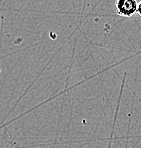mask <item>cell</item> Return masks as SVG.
Here are the masks:
<instances>
[{
  "mask_svg": "<svg viewBox=\"0 0 141 148\" xmlns=\"http://www.w3.org/2000/svg\"><path fill=\"white\" fill-rule=\"evenodd\" d=\"M138 2L136 0H116L115 10L117 15L125 18H130L137 13Z\"/></svg>",
  "mask_w": 141,
  "mask_h": 148,
  "instance_id": "6da1fadb",
  "label": "cell"
},
{
  "mask_svg": "<svg viewBox=\"0 0 141 148\" xmlns=\"http://www.w3.org/2000/svg\"><path fill=\"white\" fill-rule=\"evenodd\" d=\"M137 14L141 17V2L138 3V6H137Z\"/></svg>",
  "mask_w": 141,
  "mask_h": 148,
  "instance_id": "7a4b0ae2",
  "label": "cell"
}]
</instances>
